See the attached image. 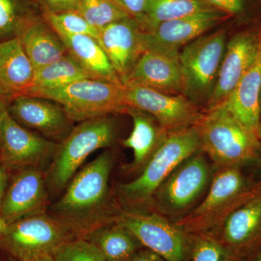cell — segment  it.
<instances>
[{"label":"cell","instance_id":"cell-1","mask_svg":"<svg viewBox=\"0 0 261 261\" xmlns=\"http://www.w3.org/2000/svg\"><path fill=\"white\" fill-rule=\"evenodd\" d=\"M114 158L106 150L79 170L59 200L47 213L66 228L75 238L116 221L123 209L110 189Z\"/></svg>","mask_w":261,"mask_h":261},{"label":"cell","instance_id":"cell-2","mask_svg":"<svg viewBox=\"0 0 261 261\" xmlns=\"http://www.w3.org/2000/svg\"><path fill=\"white\" fill-rule=\"evenodd\" d=\"M201 149L198 126L168 132L161 145L133 181L118 183L114 196L123 210L142 211L155 192L184 161Z\"/></svg>","mask_w":261,"mask_h":261},{"label":"cell","instance_id":"cell-3","mask_svg":"<svg viewBox=\"0 0 261 261\" xmlns=\"http://www.w3.org/2000/svg\"><path fill=\"white\" fill-rule=\"evenodd\" d=\"M201 150L219 168L240 167L255 161L261 150L257 133L222 106L206 110L198 125Z\"/></svg>","mask_w":261,"mask_h":261},{"label":"cell","instance_id":"cell-4","mask_svg":"<svg viewBox=\"0 0 261 261\" xmlns=\"http://www.w3.org/2000/svg\"><path fill=\"white\" fill-rule=\"evenodd\" d=\"M116 139L114 122L108 116L80 122L58 143L45 172L49 194L58 195L65 190L85 160L99 149L111 147Z\"/></svg>","mask_w":261,"mask_h":261},{"label":"cell","instance_id":"cell-5","mask_svg":"<svg viewBox=\"0 0 261 261\" xmlns=\"http://www.w3.org/2000/svg\"><path fill=\"white\" fill-rule=\"evenodd\" d=\"M205 199L175 224L190 235L208 233L216 229L230 213L255 190L240 167L219 168Z\"/></svg>","mask_w":261,"mask_h":261},{"label":"cell","instance_id":"cell-6","mask_svg":"<svg viewBox=\"0 0 261 261\" xmlns=\"http://www.w3.org/2000/svg\"><path fill=\"white\" fill-rule=\"evenodd\" d=\"M28 95L46 98L61 105L73 122H82L128 109L124 85L98 79H84L64 87L34 91Z\"/></svg>","mask_w":261,"mask_h":261},{"label":"cell","instance_id":"cell-7","mask_svg":"<svg viewBox=\"0 0 261 261\" xmlns=\"http://www.w3.org/2000/svg\"><path fill=\"white\" fill-rule=\"evenodd\" d=\"M226 29L202 35L179 51L184 95L197 106H207L214 92L226 43Z\"/></svg>","mask_w":261,"mask_h":261},{"label":"cell","instance_id":"cell-8","mask_svg":"<svg viewBox=\"0 0 261 261\" xmlns=\"http://www.w3.org/2000/svg\"><path fill=\"white\" fill-rule=\"evenodd\" d=\"M73 235L47 212L12 223L0 236V248L18 261L53 257Z\"/></svg>","mask_w":261,"mask_h":261},{"label":"cell","instance_id":"cell-9","mask_svg":"<svg viewBox=\"0 0 261 261\" xmlns=\"http://www.w3.org/2000/svg\"><path fill=\"white\" fill-rule=\"evenodd\" d=\"M166 261H191L195 236L157 213L122 210L115 221Z\"/></svg>","mask_w":261,"mask_h":261},{"label":"cell","instance_id":"cell-10","mask_svg":"<svg viewBox=\"0 0 261 261\" xmlns=\"http://www.w3.org/2000/svg\"><path fill=\"white\" fill-rule=\"evenodd\" d=\"M123 85L128 108L150 115L166 132L198 126L203 117L200 106L183 94L164 93L138 84Z\"/></svg>","mask_w":261,"mask_h":261},{"label":"cell","instance_id":"cell-11","mask_svg":"<svg viewBox=\"0 0 261 261\" xmlns=\"http://www.w3.org/2000/svg\"><path fill=\"white\" fill-rule=\"evenodd\" d=\"M58 143L25 128L8 112L0 110V161L8 170L49 166Z\"/></svg>","mask_w":261,"mask_h":261},{"label":"cell","instance_id":"cell-12","mask_svg":"<svg viewBox=\"0 0 261 261\" xmlns=\"http://www.w3.org/2000/svg\"><path fill=\"white\" fill-rule=\"evenodd\" d=\"M211 179L210 165L202 150L180 164L155 192L152 203L161 213L185 212L205 190Z\"/></svg>","mask_w":261,"mask_h":261},{"label":"cell","instance_id":"cell-13","mask_svg":"<svg viewBox=\"0 0 261 261\" xmlns=\"http://www.w3.org/2000/svg\"><path fill=\"white\" fill-rule=\"evenodd\" d=\"M209 234L246 259L261 247V182Z\"/></svg>","mask_w":261,"mask_h":261},{"label":"cell","instance_id":"cell-14","mask_svg":"<svg viewBox=\"0 0 261 261\" xmlns=\"http://www.w3.org/2000/svg\"><path fill=\"white\" fill-rule=\"evenodd\" d=\"M49 205L44 170L24 168L17 171L8 185L0 206V217L10 224L29 216L44 214Z\"/></svg>","mask_w":261,"mask_h":261},{"label":"cell","instance_id":"cell-15","mask_svg":"<svg viewBox=\"0 0 261 261\" xmlns=\"http://www.w3.org/2000/svg\"><path fill=\"white\" fill-rule=\"evenodd\" d=\"M228 16L227 13L213 8L163 22L150 30L143 31L142 42L145 51H179L180 48L217 27Z\"/></svg>","mask_w":261,"mask_h":261},{"label":"cell","instance_id":"cell-16","mask_svg":"<svg viewBox=\"0 0 261 261\" xmlns=\"http://www.w3.org/2000/svg\"><path fill=\"white\" fill-rule=\"evenodd\" d=\"M12 117L25 128L59 143L73 128L64 108L50 99L37 96L15 97L8 106Z\"/></svg>","mask_w":261,"mask_h":261},{"label":"cell","instance_id":"cell-17","mask_svg":"<svg viewBox=\"0 0 261 261\" xmlns=\"http://www.w3.org/2000/svg\"><path fill=\"white\" fill-rule=\"evenodd\" d=\"M261 45V33L245 31L226 43L219 77L207 109L221 106L227 99L256 59Z\"/></svg>","mask_w":261,"mask_h":261},{"label":"cell","instance_id":"cell-18","mask_svg":"<svg viewBox=\"0 0 261 261\" xmlns=\"http://www.w3.org/2000/svg\"><path fill=\"white\" fill-rule=\"evenodd\" d=\"M179 51L161 49L144 51L123 84H138L164 93L183 94Z\"/></svg>","mask_w":261,"mask_h":261},{"label":"cell","instance_id":"cell-19","mask_svg":"<svg viewBox=\"0 0 261 261\" xmlns=\"http://www.w3.org/2000/svg\"><path fill=\"white\" fill-rule=\"evenodd\" d=\"M100 44L122 83L145 51L140 24L128 17L99 30Z\"/></svg>","mask_w":261,"mask_h":261},{"label":"cell","instance_id":"cell-20","mask_svg":"<svg viewBox=\"0 0 261 261\" xmlns=\"http://www.w3.org/2000/svg\"><path fill=\"white\" fill-rule=\"evenodd\" d=\"M260 92L261 45L253 64L219 106L224 108L244 126L257 133L261 120Z\"/></svg>","mask_w":261,"mask_h":261},{"label":"cell","instance_id":"cell-21","mask_svg":"<svg viewBox=\"0 0 261 261\" xmlns=\"http://www.w3.org/2000/svg\"><path fill=\"white\" fill-rule=\"evenodd\" d=\"M34 73L35 68L18 37L0 42V85L11 101L28 94Z\"/></svg>","mask_w":261,"mask_h":261},{"label":"cell","instance_id":"cell-22","mask_svg":"<svg viewBox=\"0 0 261 261\" xmlns=\"http://www.w3.org/2000/svg\"><path fill=\"white\" fill-rule=\"evenodd\" d=\"M18 38L35 69L58 61L68 54L61 37L43 15L30 22Z\"/></svg>","mask_w":261,"mask_h":261},{"label":"cell","instance_id":"cell-23","mask_svg":"<svg viewBox=\"0 0 261 261\" xmlns=\"http://www.w3.org/2000/svg\"><path fill=\"white\" fill-rule=\"evenodd\" d=\"M57 34L68 54L92 78L123 84L104 49L95 39L82 34Z\"/></svg>","mask_w":261,"mask_h":261},{"label":"cell","instance_id":"cell-24","mask_svg":"<svg viewBox=\"0 0 261 261\" xmlns=\"http://www.w3.org/2000/svg\"><path fill=\"white\" fill-rule=\"evenodd\" d=\"M126 114L133 121V129L122 145L133 151L134 160L128 170L140 171L164 140L166 132L153 117L140 110L128 108Z\"/></svg>","mask_w":261,"mask_h":261},{"label":"cell","instance_id":"cell-25","mask_svg":"<svg viewBox=\"0 0 261 261\" xmlns=\"http://www.w3.org/2000/svg\"><path fill=\"white\" fill-rule=\"evenodd\" d=\"M84 239L99 250L106 261H130L144 248L129 231L116 222L97 228Z\"/></svg>","mask_w":261,"mask_h":261},{"label":"cell","instance_id":"cell-26","mask_svg":"<svg viewBox=\"0 0 261 261\" xmlns=\"http://www.w3.org/2000/svg\"><path fill=\"white\" fill-rule=\"evenodd\" d=\"M43 11L39 0H0V42L18 37Z\"/></svg>","mask_w":261,"mask_h":261},{"label":"cell","instance_id":"cell-27","mask_svg":"<svg viewBox=\"0 0 261 261\" xmlns=\"http://www.w3.org/2000/svg\"><path fill=\"white\" fill-rule=\"evenodd\" d=\"M89 78L92 77L68 53L58 61L35 69L33 86L27 94L34 91L60 88Z\"/></svg>","mask_w":261,"mask_h":261},{"label":"cell","instance_id":"cell-28","mask_svg":"<svg viewBox=\"0 0 261 261\" xmlns=\"http://www.w3.org/2000/svg\"><path fill=\"white\" fill-rule=\"evenodd\" d=\"M213 8L203 0H147L141 27L143 31L150 30L163 22Z\"/></svg>","mask_w":261,"mask_h":261},{"label":"cell","instance_id":"cell-29","mask_svg":"<svg viewBox=\"0 0 261 261\" xmlns=\"http://www.w3.org/2000/svg\"><path fill=\"white\" fill-rule=\"evenodd\" d=\"M77 13L98 31L130 17L113 0H80Z\"/></svg>","mask_w":261,"mask_h":261},{"label":"cell","instance_id":"cell-30","mask_svg":"<svg viewBox=\"0 0 261 261\" xmlns=\"http://www.w3.org/2000/svg\"><path fill=\"white\" fill-rule=\"evenodd\" d=\"M42 15L56 32L89 36L100 44L99 31L77 12L56 13L44 10Z\"/></svg>","mask_w":261,"mask_h":261},{"label":"cell","instance_id":"cell-31","mask_svg":"<svg viewBox=\"0 0 261 261\" xmlns=\"http://www.w3.org/2000/svg\"><path fill=\"white\" fill-rule=\"evenodd\" d=\"M191 261H246L209 233L195 235Z\"/></svg>","mask_w":261,"mask_h":261},{"label":"cell","instance_id":"cell-32","mask_svg":"<svg viewBox=\"0 0 261 261\" xmlns=\"http://www.w3.org/2000/svg\"><path fill=\"white\" fill-rule=\"evenodd\" d=\"M53 261H106L99 250L83 238L70 240L55 252Z\"/></svg>","mask_w":261,"mask_h":261},{"label":"cell","instance_id":"cell-33","mask_svg":"<svg viewBox=\"0 0 261 261\" xmlns=\"http://www.w3.org/2000/svg\"><path fill=\"white\" fill-rule=\"evenodd\" d=\"M207 4L216 9L221 10L228 15L243 14L246 10V0H203Z\"/></svg>","mask_w":261,"mask_h":261},{"label":"cell","instance_id":"cell-34","mask_svg":"<svg viewBox=\"0 0 261 261\" xmlns=\"http://www.w3.org/2000/svg\"><path fill=\"white\" fill-rule=\"evenodd\" d=\"M125 10L132 18L142 24L145 17L147 0H113Z\"/></svg>","mask_w":261,"mask_h":261},{"label":"cell","instance_id":"cell-35","mask_svg":"<svg viewBox=\"0 0 261 261\" xmlns=\"http://www.w3.org/2000/svg\"><path fill=\"white\" fill-rule=\"evenodd\" d=\"M80 0H39L44 10L53 13L77 12Z\"/></svg>","mask_w":261,"mask_h":261},{"label":"cell","instance_id":"cell-36","mask_svg":"<svg viewBox=\"0 0 261 261\" xmlns=\"http://www.w3.org/2000/svg\"><path fill=\"white\" fill-rule=\"evenodd\" d=\"M130 261H166L163 257L147 249L143 248Z\"/></svg>","mask_w":261,"mask_h":261},{"label":"cell","instance_id":"cell-37","mask_svg":"<svg viewBox=\"0 0 261 261\" xmlns=\"http://www.w3.org/2000/svg\"><path fill=\"white\" fill-rule=\"evenodd\" d=\"M8 178H9L8 177V169L0 161V206L3 202L8 185H9Z\"/></svg>","mask_w":261,"mask_h":261},{"label":"cell","instance_id":"cell-38","mask_svg":"<svg viewBox=\"0 0 261 261\" xmlns=\"http://www.w3.org/2000/svg\"><path fill=\"white\" fill-rule=\"evenodd\" d=\"M10 102H11V99L0 85V110L3 108H8Z\"/></svg>","mask_w":261,"mask_h":261},{"label":"cell","instance_id":"cell-39","mask_svg":"<svg viewBox=\"0 0 261 261\" xmlns=\"http://www.w3.org/2000/svg\"><path fill=\"white\" fill-rule=\"evenodd\" d=\"M246 261H261V247L250 257H247Z\"/></svg>","mask_w":261,"mask_h":261},{"label":"cell","instance_id":"cell-40","mask_svg":"<svg viewBox=\"0 0 261 261\" xmlns=\"http://www.w3.org/2000/svg\"><path fill=\"white\" fill-rule=\"evenodd\" d=\"M9 225V223H8L6 220L3 219V218L0 217V236L6 231Z\"/></svg>","mask_w":261,"mask_h":261},{"label":"cell","instance_id":"cell-41","mask_svg":"<svg viewBox=\"0 0 261 261\" xmlns=\"http://www.w3.org/2000/svg\"><path fill=\"white\" fill-rule=\"evenodd\" d=\"M35 261H53V257H44Z\"/></svg>","mask_w":261,"mask_h":261},{"label":"cell","instance_id":"cell-42","mask_svg":"<svg viewBox=\"0 0 261 261\" xmlns=\"http://www.w3.org/2000/svg\"><path fill=\"white\" fill-rule=\"evenodd\" d=\"M257 136H258L259 138L261 140V120L260 121V123H259L258 128H257Z\"/></svg>","mask_w":261,"mask_h":261},{"label":"cell","instance_id":"cell-43","mask_svg":"<svg viewBox=\"0 0 261 261\" xmlns=\"http://www.w3.org/2000/svg\"><path fill=\"white\" fill-rule=\"evenodd\" d=\"M260 109H261V92H260Z\"/></svg>","mask_w":261,"mask_h":261}]
</instances>
